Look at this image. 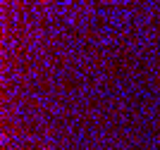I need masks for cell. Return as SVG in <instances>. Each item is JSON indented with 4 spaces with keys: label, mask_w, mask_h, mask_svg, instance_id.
<instances>
[]
</instances>
